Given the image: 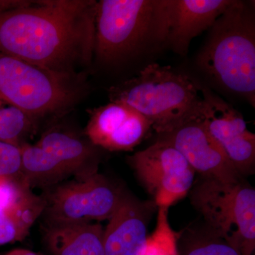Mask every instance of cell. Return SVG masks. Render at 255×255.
Here are the masks:
<instances>
[{
	"label": "cell",
	"instance_id": "6da1fadb",
	"mask_svg": "<svg viewBox=\"0 0 255 255\" xmlns=\"http://www.w3.org/2000/svg\"><path fill=\"white\" fill-rule=\"evenodd\" d=\"M97 1L45 0L0 14V53L73 73L95 52Z\"/></svg>",
	"mask_w": 255,
	"mask_h": 255
},
{
	"label": "cell",
	"instance_id": "7a4b0ae2",
	"mask_svg": "<svg viewBox=\"0 0 255 255\" xmlns=\"http://www.w3.org/2000/svg\"><path fill=\"white\" fill-rule=\"evenodd\" d=\"M196 65L215 85L255 105V18L251 4L233 0L214 25Z\"/></svg>",
	"mask_w": 255,
	"mask_h": 255
},
{
	"label": "cell",
	"instance_id": "3957f363",
	"mask_svg": "<svg viewBox=\"0 0 255 255\" xmlns=\"http://www.w3.org/2000/svg\"><path fill=\"white\" fill-rule=\"evenodd\" d=\"M109 95L111 102H122L144 116L157 135L204 113L200 85L158 63L149 64L136 76L111 87Z\"/></svg>",
	"mask_w": 255,
	"mask_h": 255
},
{
	"label": "cell",
	"instance_id": "277c9868",
	"mask_svg": "<svg viewBox=\"0 0 255 255\" xmlns=\"http://www.w3.org/2000/svg\"><path fill=\"white\" fill-rule=\"evenodd\" d=\"M160 0H102L97 2L95 53L106 64L121 63L162 46Z\"/></svg>",
	"mask_w": 255,
	"mask_h": 255
},
{
	"label": "cell",
	"instance_id": "5b68a950",
	"mask_svg": "<svg viewBox=\"0 0 255 255\" xmlns=\"http://www.w3.org/2000/svg\"><path fill=\"white\" fill-rule=\"evenodd\" d=\"M81 88L74 73L53 71L0 53V100L35 121L70 110Z\"/></svg>",
	"mask_w": 255,
	"mask_h": 255
},
{
	"label": "cell",
	"instance_id": "8992f818",
	"mask_svg": "<svg viewBox=\"0 0 255 255\" xmlns=\"http://www.w3.org/2000/svg\"><path fill=\"white\" fill-rule=\"evenodd\" d=\"M191 201L211 233L243 255H253L255 248L254 188L243 180L231 184L203 178L191 191Z\"/></svg>",
	"mask_w": 255,
	"mask_h": 255
},
{
	"label": "cell",
	"instance_id": "52a82bcc",
	"mask_svg": "<svg viewBox=\"0 0 255 255\" xmlns=\"http://www.w3.org/2000/svg\"><path fill=\"white\" fill-rule=\"evenodd\" d=\"M124 196V191L103 175L60 183L43 196L41 216L45 226L82 224L110 220Z\"/></svg>",
	"mask_w": 255,
	"mask_h": 255
},
{
	"label": "cell",
	"instance_id": "ba28073f",
	"mask_svg": "<svg viewBox=\"0 0 255 255\" xmlns=\"http://www.w3.org/2000/svg\"><path fill=\"white\" fill-rule=\"evenodd\" d=\"M128 161L159 207L167 208L180 200L194 184L195 171L179 151L164 140L157 138Z\"/></svg>",
	"mask_w": 255,
	"mask_h": 255
},
{
	"label": "cell",
	"instance_id": "9c48e42d",
	"mask_svg": "<svg viewBox=\"0 0 255 255\" xmlns=\"http://www.w3.org/2000/svg\"><path fill=\"white\" fill-rule=\"evenodd\" d=\"M157 139L173 146L203 178L231 184L243 180L226 152L210 132L204 113L170 131L158 135Z\"/></svg>",
	"mask_w": 255,
	"mask_h": 255
},
{
	"label": "cell",
	"instance_id": "30bf717a",
	"mask_svg": "<svg viewBox=\"0 0 255 255\" xmlns=\"http://www.w3.org/2000/svg\"><path fill=\"white\" fill-rule=\"evenodd\" d=\"M233 0H161L162 46L185 56L195 37L214 25Z\"/></svg>",
	"mask_w": 255,
	"mask_h": 255
},
{
	"label": "cell",
	"instance_id": "8fae6325",
	"mask_svg": "<svg viewBox=\"0 0 255 255\" xmlns=\"http://www.w3.org/2000/svg\"><path fill=\"white\" fill-rule=\"evenodd\" d=\"M204 117L210 132L241 176L253 173L255 164V135L243 116L232 106L201 87Z\"/></svg>",
	"mask_w": 255,
	"mask_h": 255
},
{
	"label": "cell",
	"instance_id": "7c38bea8",
	"mask_svg": "<svg viewBox=\"0 0 255 255\" xmlns=\"http://www.w3.org/2000/svg\"><path fill=\"white\" fill-rule=\"evenodd\" d=\"M152 124L141 114L119 102L90 111L85 132L89 140L110 151L133 150L145 138Z\"/></svg>",
	"mask_w": 255,
	"mask_h": 255
},
{
	"label": "cell",
	"instance_id": "4fadbf2b",
	"mask_svg": "<svg viewBox=\"0 0 255 255\" xmlns=\"http://www.w3.org/2000/svg\"><path fill=\"white\" fill-rule=\"evenodd\" d=\"M152 208L124 194L104 230L105 255H145Z\"/></svg>",
	"mask_w": 255,
	"mask_h": 255
},
{
	"label": "cell",
	"instance_id": "5bb4252c",
	"mask_svg": "<svg viewBox=\"0 0 255 255\" xmlns=\"http://www.w3.org/2000/svg\"><path fill=\"white\" fill-rule=\"evenodd\" d=\"M51 154L76 179L98 173L96 146L72 133L58 128L48 130L36 143Z\"/></svg>",
	"mask_w": 255,
	"mask_h": 255
},
{
	"label": "cell",
	"instance_id": "9a60e30c",
	"mask_svg": "<svg viewBox=\"0 0 255 255\" xmlns=\"http://www.w3.org/2000/svg\"><path fill=\"white\" fill-rule=\"evenodd\" d=\"M100 223L44 226L43 242L48 255H105Z\"/></svg>",
	"mask_w": 255,
	"mask_h": 255
},
{
	"label": "cell",
	"instance_id": "2e32d148",
	"mask_svg": "<svg viewBox=\"0 0 255 255\" xmlns=\"http://www.w3.org/2000/svg\"><path fill=\"white\" fill-rule=\"evenodd\" d=\"M21 174L31 188L49 189L70 177V174L51 154L39 146L23 143Z\"/></svg>",
	"mask_w": 255,
	"mask_h": 255
},
{
	"label": "cell",
	"instance_id": "e0dca14e",
	"mask_svg": "<svg viewBox=\"0 0 255 255\" xmlns=\"http://www.w3.org/2000/svg\"><path fill=\"white\" fill-rule=\"evenodd\" d=\"M43 196L28 205L14 209L0 208V246L21 241L44 209Z\"/></svg>",
	"mask_w": 255,
	"mask_h": 255
},
{
	"label": "cell",
	"instance_id": "ac0fdd59",
	"mask_svg": "<svg viewBox=\"0 0 255 255\" xmlns=\"http://www.w3.org/2000/svg\"><path fill=\"white\" fill-rule=\"evenodd\" d=\"M36 121L16 107L0 100V140L21 146Z\"/></svg>",
	"mask_w": 255,
	"mask_h": 255
},
{
	"label": "cell",
	"instance_id": "d6986e66",
	"mask_svg": "<svg viewBox=\"0 0 255 255\" xmlns=\"http://www.w3.org/2000/svg\"><path fill=\"white\" fill-rule=\"evenodd\" d=\"M38 198L23 177H0V208L16 209L31 204Z\"/></svg>",
	"mask_w": 255,
	"mask_h": 255
},
{
	"label": "cell",
	"instance_id": "ffe728a7",
	"mask_svg": "<svg viewBox=\"0 0 255 255\" xmlns=\"http://www.w3.org/2000/svg\"><path fill=\"white\" fill-rule=\"evenodd\" d=\"M179 255H243L241 252L209 232L206 236H198L182 247Z\"/></svg>",
	"mask_w": 255,
	"mask_h": 255
},
{
	"label": "cell",
	"instance_id": "44dd1931",
	"mask_svg": "<svg viewBox=\"0 0 255 255\" xmlns=\"http://www.w3.org/2000/svg\"><path fill=\"white\" fill-rule=\"evenodd\" d=\"M0 177H22L20 146L0 140Z\"/></svg>",
	"mask_w": 255,
	"mask_h": 255
},
{
	"label": "cell",
	"instance_id": "7402d4cb",
	"mask_svg": "<svg viewBox=\"0 0 255 255\" xmlns=\"http://www.w3.org/2000/svg\"><path fill=\"white\" fill-rule=\"evenodd\" d=\"M31 1H0V14L4 13L5 11H9V10L16 9V8L21 7V6H26L31 3Z\"/></svg>",
	"mask_w": 255,
	"mask_h": 255
},
{
	"label": "cell",
	"instance_id": "603a6c76",
	"mask_svg": "<svg viewBox=\"0 0 255 255\" xmlns=\"http://www.w3.org/2000/svg\"><path fill=\"white\" fill-rule=\"evenodd\" d=\"M4 255H43L41 253H36L26 249H16L9 252Z\"/></svg>",
	"mask_w": 255,
	"mask_h": 255
},
{
	"label": "cell",
	"instance_id": "cb8c5ba5",
	"mask_svg": "<svg viewBox=\"0 0 255 255\" xmlns=\"http://www.w3.org/2000/svg\"></svg>",
	"mask_w": 255,
	"mask_h": 255
}]
</instances>
